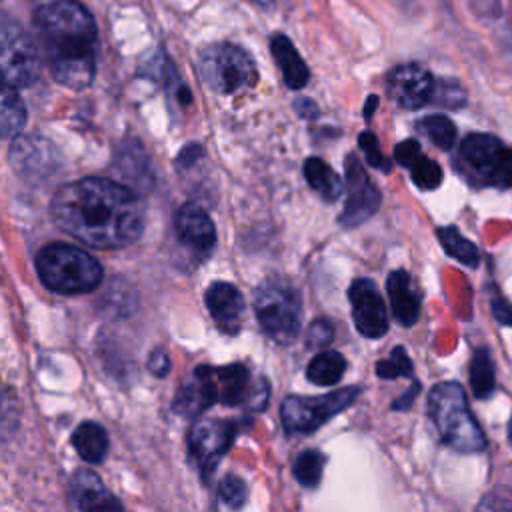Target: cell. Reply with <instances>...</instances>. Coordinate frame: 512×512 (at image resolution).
<instances>
[{
	"label": "cell",
	"mask_w": 512,
	"mask_h": 512,
	"mask_svg": "<svg viewBox=\"0 0 512 512\" xmlns=\"http://www.w3.org/2000/svg\"><path fill=\"white\" fill-rule=\"evenodd\" d=\"M50 214L60 230L102 250L136 242L144 230V204L124 184L88 176L58 188Z\"/></svg>",
	"instance_id": "obj_1"
},
{
	"label": "cell",
	"mask_w": 512,
	"mask_h": 512,
	"mask_svg": "<svg viewBox=\"0 0 512 512\" xmlns=\"http://www.w3.org/2000/svg\"><path fill=\"white\" fill-rule=\"evenodd\" d=\"M34 30L54 80L72 90L90 86L98 40L92 14L76 0H52L38 8Z\"/></svg>",
	"instance_id": "obj_2"
},
{
	"label": "cell",
	"mask_w": 512,
	"mask_h": 512,
	"mask_svg": "<svg viewBox=\"0 0 512 512\" xmlns=\"http://www.w3.org/2000/svg\"><path fill=\"white\" fill-rule=\"evenodd\" d=\"M428 416L442 442L460 452H482L486 436L472 416L466 392L458 382H440L428 394Z\"/></svg>",
	"instance_id": "obj_3"
},
{
	"label": "cell",
	"mask_w": 512,
	"mask_h": 512,
	"mask_svg": "<svg viewBox=\"0 0 512 512\" xmlns=\"http://www.w3.org/2000/svg\"><path fill=\"white\" fill-rule=\"evenodd\" d=\"M40 282L58 294L92 292L102 282V266L86 250L72 244H48L36 254Z\"/></svg>",
	"instance_id": "obj_4"
},
{
	"label": "cell",
	"mask_w": 512,
	"mask_h": 512,
	"mask_svg": "<svg viewBox=\"0 0 512 512\" xmlns=\"http://www.w3.org/2000/svg\"><path fill=\"white\" fill-rule=\"evenodd\" d=\"M254 310L262 330L282 346L292 344L302 330V300L298 290L280 278H268L254 292Z\"/></svg>",
	"instance_id": "obj_5"
},
{
	"label": "cell",
	"mask_w": 512,
	"mask_h": 512,
	"mask_svg": "<svg viewBox=\"0 0 512 512\" xmlns=\"http://www.w3.org/2000/svg\"><path fill=\"white\" fill-rule=\"evenodd\" d=\"M200 76L218 94H238L258 82L250 54L230 42L210 44L202 50Z\"/></svg>",
	"instance_id": "obj_6"
},
{
	"label": "cell",
	"mask_w": 512,
	"mask_h": 512,
	"mask_svg": "<svg viewBox=\"0 0 512 512\" xmlns=\"http://www.w3.org/2000/svg\"><path fill=\"white\" fill-rule=\"evenodd\" d=\"M358 394V386H346L324 396H288L280 406L282 426L288 432L312 434L330 418L352 406Z\"/></svg>",
	"instance_id": "obj_7"
},
{
	"label": "cell",
	"mask_w": 512,
	"mask_h": 512,
	"mask_svg": "<svg viewBox=\"0 0 512 512\" xmlns=\"http://www.w3.org/2000/svg\"><path fill=\"white\" fill-rule=\"evenodd\" d=\"M2 80L14 88H28L38 80L40 54L34 40L12 18L2 20Z\"/></svg>",
	"instance_id": "obj_8"
},
{
	"label": "cell",
	"mask_w": 512,
	"mask_h": 512,
	"mask_svg": "<svg viewBox=\"0 0 512 512\" xmlns=\"http://www.w3.org/2000/svg\"><path fill=\"white\" fill-rule=\"evenodd\" d=\"M236 424L218 418H200L188 434V452L196 462L202 478L208 482L218 468L222 456L236 438Z\"/></svg>",
	"instance_id": "obj_9"
},
{
	"label": "cell",
	"mask_w": 512,
	"mask_h": 512,
	"mask_svg": "<svg viewBox=\"0 0 512 512\" xmlns=\"http://www.w3.org/2000/svg\"><path fill=\"white\" fill-rule=\"evenodd\" d=\"M344 170H346L348 198L342 214L338 216V222L346 228H352V226H360L362 222H366L370 216L376 214V210L380 208L382 196H380V190L366 176L364 166L354 154L346 156Z\"/></svg>",
	"instance_id": "obj_10"
},
{
	"label": "cell",
	"mask_w": 512,
	"mask_h": 512,
	"mask_svg": "<svg viewBox=\"0 0 512 512\" xmlns=\"http://www.w3.org/2000/svg\"><path fill=\"white\" fill-rule=\"evenodd\" d=\"M352 320L356 330L366 338H380L388 332V316L382 294L368 278H358L348 288Z\"/></svg>",
	"instance_id": "obj_11"
},
{
	"label": "cell",
	"mask_w": 512,
	"mask_h": 512,
	"mask_svg": "<svg viewBox=\"0 0 512 512\" xmlns=\"http://www.w3.org/2000/svg\"><path fill=\"white\" fill-rule=\"evenodd\" d=\"M390 98L402 108H420L434 96L436 82L432 74L416 62L396 66L386 78Z\"/></svg>",
	"instance_id": "obj_12"
},
{
	"label": "cell",
	"mask_w": 512,
	"mask_h": 512,
	"mask_svg": "<svg viewBox=\"0 0 512 512\" xmlns=\"http://www.w3.org/2000/svg\"><path fill=\"white\" fill-rule=\"evenodd\" d=\"M214 402H220L214 366L202 364L192 372L190 380H186L174 394L172 410L178 412L180 416L196 418Z\"/></svg>",
	"instance_id": "obj_13"
},
{
	"label": "cell",
	"mask_w": 512,
	"mask_h": 512,
	"mask_svg": "<svg viewBox=\"0 0 512 512\" xmlns=\"http://www.w3.org/2000/svg\"><path fill=\"white\" fill-rule=\"evenodd\" d=\"M180 242L194 254L206 256L216 244V228L210 216L196 204H184L174 218Z\"/></svg>",
	"instance_id": "obj_14"
},
{
	"label": "cell",
	"mask_w": 512,
	"mask_h": 512,
	"mask_svg": "<svg viewBox=\"0 0 512 512\" xmlns=\"http://www.w3.org/2000/svg\"><path fill=\"white\" fill-rule=\"evenodd\" d=\"M506 146L492 134H468L460 144V160L482 184H490L496 162Z\"/></svg>",
	"instance_id": "obj_15"
},
{
	"label": "cell",
	"mask_w": 512,
	"mask_h": 512,
	"mask_svg": "<svg viewBox=\"0 0 512 512\" xmlns=\"http://www.w3.org/2000/svg\"><path fill=\"white\" fill-rule=\"evenodd\" d=\"M204 298L206 308L218 328L226 334H236L244 314V298L240 290L230 282H214L206 290Z\"/></svg>",
	"instance_id": "obj_16"
},
{
	"label": "cell",
	"mask_w": 512,
	"mask_h": 512,
	"mask_svg": "<svg viewBox=\"0 0 512 512\" xmlns=\"http://www.w3.org/2000/svg\"><path fill=\"white\" fill-rule=\"evenodd\" d=\"M68 500L76 510H120L122 504L106 490L96 472L78 468L68 484Z\"/></svg>",
	"instance_id": "obj_17"
},
{
	"label": "cell",
	"mask_w": 512,
	"mask_h": 512,
	"mask_svg": "<svg viewBox=\"0 0 512 512\" xmlns=\"http://www.w3.org/2000/svg\"><path fill=\"white\" fill-rule=\"evenodd\" d=\"M392 314L402 326H412L420 316V292L406 270H394L386 278Z\"/></svg>",
	"instance_id": "obj_18"
},
{
	"label": "cell",
	"mask_w": 512,
	"mask_h": 512,
	"mask_svg": "<svg viewBox=\"0 0 512 512\" xmlns=\"http://www.w3.org/2000/svg\"><path fill=\"white\" fill-rule=\"evenodd\" d=\"M394 160L402 166H406L412 174V180L422 190H434L442 182V168L430 160L426 154H422L420 144L412 138L400 142L394 150Z\"/></svg>",
	"instance_id": "obj_19"
},
{
	"label": "cell",
	"mask_w": 512,
	"mask_h": 512,
	"mask_svg": "<svg viewBox=\"0 0 512 512\" xmlns=\"http://www.w3.org/2000/svg\"><path fill=\"white\" fill-rule=\"evenodd\" d=\"M270 50L274 54V60L282 72L284 84L292 90H300L308 84L310 72L298 50L294 48L292 40L284 34H274L270 40Z\"/></svg>",
	"instance_id": "obj_20"
},
{
	"label": "cell",
	"mask_w": 512,
	"mask_h": 512,
	"mask_svg": "<svg viewBox=\"0 0 512 512\" xmlns=\"http://www.w3.org/2000/svg\"><path fill=\"white\" fill-rule=\"evenodd\" d=\"M220 402L226 406H238L242 402H250L254 386L250 380V372L244 364H228L214 368Z\"/></svg>",
	"instance_id": "obj_21"
},
{
	"label": "cell",
	"mask_w": 512,
	"mask_h": 512,
	"mask_svg": "<svg viewBox=\"0 0 512 512\" xmlns=\"http://www.w3.org/2000/svg\"><path fill=\"white\" fill-rule=\"evenodd\" d=\"M72 446L88 464H100L108 454V434L96 422H82L72 432Z\"/></svg>",
	"instance_id": "obj_22"
},
{
	"label": "cell",
	"mask_w": 512,
	"mask_h": 512,
	"mask_svg": "<svg viewBox=\"0 0 512 512\" xmlns=\"http://www.w3.org/2000/svg\"><path fill=\"white\" fill-rule=\"evenodd\" d=\"M304 176L314 192H318L326 202H334L344 192V184L340 176L322 160V158H308L304 162Z\"/></svg>",
	"instance_id": "obj_23"
},
{
	"label": "cell",
	"mask_w": 512,
	"mask_h": 512,
	"mask_svg": "<svg viewBox=\"0 0 512 512\" xmlns=\"http://www.w3.org/2000/svg\"><path fill=\"white\" fill-rule=\"evenodd\" d=\"M346 372V358L336 350L318 352L306 368V378L318 386H332L342 380Z\"/></svg>",
	"instance_id": "obj_24"
},
{
	"label": "cell",
	"mask_w": 512,
	"mask_h": 512,
	"mask_svg": "<svg viewBox=\"0 0 512 512\" xmlns=\"http://www.w3.org/2000/svg\"><path fill=\"white\" fill-rule=\"evenodd\" d=\"M18 88L4 84L2 88V112H0V126H2V136H18L26 124V106L22 98L16 92Z\"/></svg>",
	"instance_id": "obj_25"
},
{
	"label": "cell",
	"mask_w": 512,
	"mask_h": 512,
	"mask_svg": "<svg viewBox=\"0 0 512 512\" xmlns=\"http://www.w3.org/2000/svg\"><path fill=\"white\" fill-rule=\"evenodd\" d=\"M470 384L476 398H488L494 392L496 374L490 350L478 348L470 362Z\"/></svg>",
	"instance_id": "obj_26"
},
{
	"label": "cell",
	"mask_w": 512,
	"mask_h": 512,
	"mask_svg": "<svg viewBox=\"0 0 512 512\" xmlns=\"http://www.w3.org/2000/svg\"><path fill=\"white\" fill-rule=\"evenodd\" d=\"M438 240H440L442 248L446 250V254L456 258L458 262H462L466 266H478V262H480L478 248L468 238H464L456 226L438 228Z\"/></svg>",
	"instance_id": "obj_27"
},
{
	"label": "cell",
	"mask_w": 512,
	"mask_h": 512,
	"mask_svg": "<svg viewBox=\"0 0 512 512\" xmlns=\"http://www.w3.org/2000/svg\"><path fill=\"white\" fill-rule=\"evenodd\" d=\"M418 130L438 148L450 150L456 142V126L444 114H430L418 122Z\"/></svg>",
	"instance_id": "obj_28"
},
{
	"label": "cell",
	"mask_w": 512,
	"mask_h": 512,
	"mask_svg": "<svg viewBox=\"0 0 512 512\" xmlns=\"http://www.w3.org/2000/svg\"><path fill=\"white\" fill-rule=\"evenodd\" d=\"M324 462H326V456L314 448L310 450H304L296 456L294 460V466H292V472L296 476V480L302 484V486H308V488H314L320 478H322V472H324Z\"/></svg>",
	"instance_id": "obj_29"
},
{
	"label": "cell",
	"mask_w": 512,
	"mask_h": 512,
	"mask_svg": "<svg viewBox=\"0 0 512 512\" xmlns=\"http://www.w3.org/2000/svg\"><path fill=\"white\" fill-rule=\"evenodd\" d=\"M376 374L380 378H386V380L400 378V376H410L412 374V360L408 358V354L402 346H396V348H392L388 358L376 362Z\"/></svg>",
	"instance_id": "obj_30"
},
{
	"label": "cell",
	"mask_w": 512,
	"mask_h": 512,
	"mask_svg": "<svg viewBox=\"0 0 512 512\" xmlns=\"http://www.w3.org/2000/svg\"><path fill=\"white\" fill-rule=\"evenodd\" d=\"M218 496H220V502L226 506V508H240L244 506L246 502V484L240 476L236 474H226L218 486Z\"/></svg>",
	"instance_id": "obj_31"
},
{
	"label": "cell",
	"mask_w": 512,
	"mask_h": 512,
	"mask_svg": "<svg viewBox=\"0 0 512 512\" xmlns=\"http://www.w3.org/2000/svg\"><path fill=\"white\" fill-rule=\"evenodd\" d=\"M358 144H360V148H362V152H364V156H366V160H368L370 166H374V168H378V170H384V172H390L392 164H390V160L382 154V150H380V146H378V140H376V136H374L372 132H362V134L358 136Z\"/></svg>",
	"instance_id": "obj_32"
},
{
	"label": "cell",
	"mask_w": 512,
	"mask_h": 512,
	"mask_svg": "<svg viewBox=\"0 0 512 512\" xmlns=\"http://www.w3.org/2000/svg\"><path fill=\"white\" fill-rule=\"evenodd\" d=\"M490 186H496V188H512V148H504L498 162H496V168H494V174H492V180H490Z\"/></svg>",
	"instance_id": "obj_33"
},
{
	"label": "cell",
	"mask_w": 512,
	"mask_h": 512,
	"mask_svg": "<svg viewBox=\"0 0 512 512\" xmlns=\"http://www.w3.org/2000/svg\"><path fill=\"white\" fill-rule=\"evenodd\" d=\"M332 324L326 318H316L306 330V346L322 348L332 340Z\"/></svg>",
	"instance_id": "obj_34"
},
{
	"label": "cell",
	"mask_w": 512,
	"mask_h": 512,
	"mask_svg": "<svg viewBox=\"0 0 512 512\" xmlns=\"http://www.w3.org/2000/svg\"><path fill=\"white\" fill-rule=\"evenodd\" d=\"M434 92H438L440 98H436L442 106H450V108H456L464 102V92L460 90V86L456 82H446L442 80L438 88H434Z\"/></svg>",
	"instance_id": "obj_35"
},
{
	"label": "cell",
	"mask_w": 512,
	"mask_h": 512,
	"mask_svg": "<svg viewBox=\"0 0 512 512\" xmlns=\"http://www.w3.org/2000/svg\"><path fill=\"white\" fill-rule=\"evenodd\" d=\"M148 368L154 376H166L170 372V358L164 350H154L148 358Z\"/></svg>",
	"instance_id": "obj_36"
},
{
	"label": "cell",
	"mask_w": 512,
	"mask_h": 512,
	"mask_svg": "<svg viewBox=\"0 0 512 512\" xmlns=\"http://www.w3.org/2000/svg\"><path fill=\"white\" fill-rule=\"evenodd\" d=\"M492 312H494V316L498 318V322L512 326V306H510L508 302L494 298V300H492Z\"/></svg>",
	"instance_id": "obj_37"
},
{
	"label": "cell",
	"mask_w": 512,
	"mask_h": 512,
	"mask_svg": "<svg viewBox=\"0 0 512 512\" xmlns=\"http://www.w3.org/2000/svg\"><path fill=\"white\" fill-rule=\"evenodd\" d=\"M294 108L298 110V114L302 116V118H316L318 116V106L310 100V98H298L296 102H294Z\"/></svg>",
	"instance_id": "obj_38"
},
{
	"label": "cell",
	"mask_w": 512,
	"mask_h": 512,
	"mask_svg": "<svg viewBox=\"0 0 512 512\" xmlns=\"http://www.w3.org/2000/svg\"><path fill=\"white\" fill-rule=\"evenodd\" d=\"M420 392V384L418 382H414L412 386H410V390L406 392V394H402L394 404H392V410H406L410 404H412V400H414V396Z\"/></svg>",
	"instance_id": "obj_39"
},
{
	"label": "cell",
	"mask_w": 512,
	"mask_h": 512,
	"mask_svg": "<svg viewBox=\"0 0 512 512\" xmlns=\"http://www.w3.org/2000/svg\"><path fill=\"white\" fill-rule=\"evenodd\" d=\"M376 106H378V96H376V94H370L368 100H366V106H364V118H366V120L372 118V112L376 110Z\"/></svg>",
	"instance_id": "obj_40"
},
{
	"label": "cell",
	"mask_w": 512,
	"mask_h": 512,
	"mask_svg": "<svg viewBox=\"0 0 512 512\" xmlns=\"http://www.w3.org/2000/svg\"><path fill=\"white\" fill-rule=\"evenodd\" d=\"M254 4H260V6H264V8H268V6H272L274 4V0H252Z\"/></svg>",
	"instance_id": "obj_41"
},
{
	"label": "cell",
	"mask_w": 512,
	"mask_h": 512,
	"mask_svg": "<svg viewBox=\"0 0 512 512\" xmlns=\"http://www.w3.org/2000/svg\"><path fill=\"white\" fill-rule=\"evenodd\" d=\"M508 436H510V442H512V420H510V426H508Z\"/></svg>",
	"instance_id": "obj_42"
}]
</instances>
